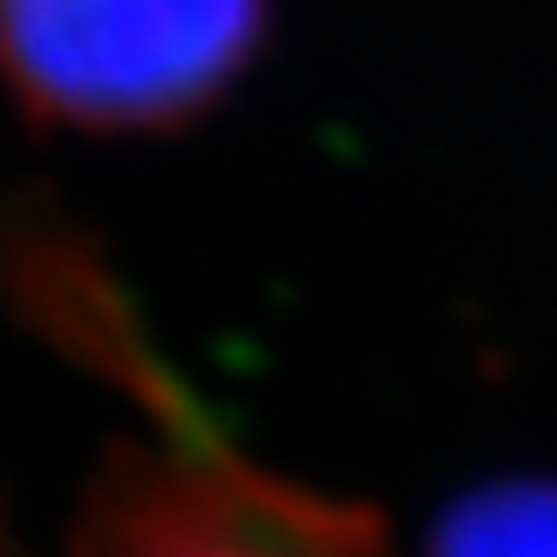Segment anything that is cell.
Returning <instances> with one entry per match:
<instances>
[{"instance_id":"obj_1","label":"cell","mask_w":557,"mask_h":557,"mask_svg":"<svg viewBox=\"0 0 557 557\" xmlns=\"http://www.w3.org/2000/svg\"><path fill=\"white\" fill-rule=\"evenodd\" d=\"M268 18L273 0H0V65L48 119L154 131L214 108Z\"/></svg>"},{"instance_id":"obj_2","label":"cell","mask_w":557,"mask_h":557,"mask_svg":"<svg viewBox=\"0 0 557 557\" xmlns=\"http://www.w3.org/2000/svg\"><path fill=\"white\" fill-rule=\"evenodd\" d=\"M72 557H386L368 510L249 469L214 433L119 445L89 481Z\"/></svg>"},{"instance_id":"obj_3","label":"cell","mask_w":557,"mask_h":557,"mask_svg":"<svg viewBox=\"0 0 557 557\" xmlns=\"http://www.w3.org/2000/svg\"><path fill=\"white\" fill-rule=\"evenodd\" d=\"M428 557H557V481L474 486L440 516Z\"/></svg>"}]
</instances>
